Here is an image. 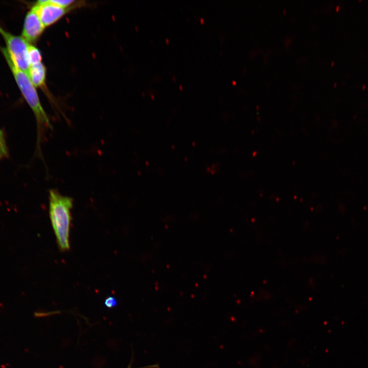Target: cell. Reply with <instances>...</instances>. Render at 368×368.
Segmentation results:
<instances>
[{"instance_id": "cell-11", "label": "cell", "mask_w": 368, "mask_h": 368, "mask_svg": "<svg viewBox=\"0 0 368 368\" xmlns=\"http://www.w3.org/2000/svg\"><path fill=\"white\" fill-rule=\"evenodd\" d=\"M219 169V166L217 164H213L211 166L209 167L208 168L209 172L212 173V174H214L215 173H216Z\"/></svg>"}, {"instance_id": "cell-7", "label": "cell", "mask_w": 368, "mask_h": 368, "mask_svg": "<svg viewBox=\"0 0 368 368\" xmlns=\"http://www.w3.org/2000/svg\"><path fill=\"white\" fill-rule=\"evenodd\" d=\"M28 57L30 66L41 62L42 56L40 51L36 47L30 44L28 48Z\"/></svg>"}, {"instance_id": "cell-5", "label": "cell", "mask_w": 368, "mask_h": 368, "mask_svg": "<svg viewBox=\"0 0 368 368\" xmlns=\"http://www.w3.org/2000/svg\"><path fill=\"white\" fill-rule=\"evenodd\" d=\"M44 28L36 12L32 8L26 15L21 36L29 43L34 42Z\"/></svg>"}, {"instance_id": "cell-2", "label": "cell", "mask_w": 368, "mask_h": 368, "mask_svg": "<svg viewBox=\"0 0 368 368\" xmlns=\"http://www.w3.org/2000/svg\"><path fill=\"white\" fill-rule=\"evenodd\" d=\"M73 199L61 195L58 190L49 191V214L58 245L62 251L69 250V234L71 222V211Z\"/></svg>"}, {"instance_id": "cell-3", "label": "cell", "mask_w": 368, "mask_h": 368, "mask_svg": "<svg viewBox=\"0 0 368 368\" xmlns=\"http://www.w3.org/2000/svg\"><path fill=\"white\" fill-rule=\"evenodd\" d=\"M0 34L5 40L6 49L14 64L28 74L30 67L28 57L29 43L22 36L12 34L1 26Z\"/></svg>"}, {"instance_id": "cell-10", "label": "cell", "mask_w": 368, "mask_h": 368, "mask_svg": "<svg viewBox=\"0 0 368 368\" xmlns=\"http://www.w3.org/2000/svg\"><path fill=\"white\" fill-rule=\"evenodd\" d=\"M118 304L117 299L112 296L106 297L104 301V305L106 307L112 309L116 307Z\"/></svg>"}, {"instance_id": "cell-12", "label": "cell", "mask_w": 368, "mask_h": 368, "mask_svg": "<svg viewBox=\"0 0 368 368\" xmlns=\"http://www.w3.org/2000/svg\"><path fill=\"white\" fill-rule=\"evenodd\" d=\"M128 368H131V366H129Z\"/></svg>"}, {"instance_id": "cell-1", "label": "cell", "mask_w": 368, "mask_h": 368, "mask_svg": "<svg viewBox=\"0 0 368 368\" xmlns=\"http://www.w3.org/2000/svg\"><path fill=\"white\" fill-rule=\"evenodd\" d=\"M14 78L22 95L31 108L35 116L37 123V149L40 153L41 143L48 130H52L53 126L50 119L44 110L36 90L28 74L18 68L10 59L5 48L0 47Z\"/></svg>"}, {"instance_id": "cell-9", "label": "cell", "mask_w": 368, "mask_h": 368, "mask_svg": "<svg viewBox=\"0 0 368 368\" xmlns=\"http://www.w3.org/2000/svg\"><path fill=\"white\" fill-rule=\"evenodd\" d=\"M50 2L58 6L68 9L71 6L74 5L76 1L73 0H50Z\"/></svg>"}, {"instance_id": "cell-6", "label": "cell", "mask_w": 368, "mask_h": 368, "mask_svg": "<svg viewBox=\"0 0 368 368\" xmlns=\"http://www.w3.org/2000/svg\"><path fill=\"white\" fill-rule=\"evenodd\" d=\"M28 75L35 87H42L44 85L46 69L42 62L31 65Z\"/></svg>"}, {"instance_id": "cell-4", "label": "cell", "mask_w": 368, "mask_h": 368, "mask_svg": "<svg viewBox=\"0 0 368 368\" xmlns=\"http://www.w3.org/2000/svg\"><path fill=\"white\" fill-rule=\"evenodd\" d=\"M32 8L45 28L56 22L67 11V9L53 4L50 0L39 1Z\"/></svg>"}, {"instance_id": "cell-8", "label": "cell", "mask_w": 368, "mask_h": 368, "mask_svg": "<svg viewBox=\"0 0 368 368\" xmlns=\"http://www.w3.org/2000/svg\"><path fill=\"white\" fill-rule=\"evenodd\" d=\"M8 149L3 131L0 129V159L7 157Z\"/></svg>"}]
</instances>
